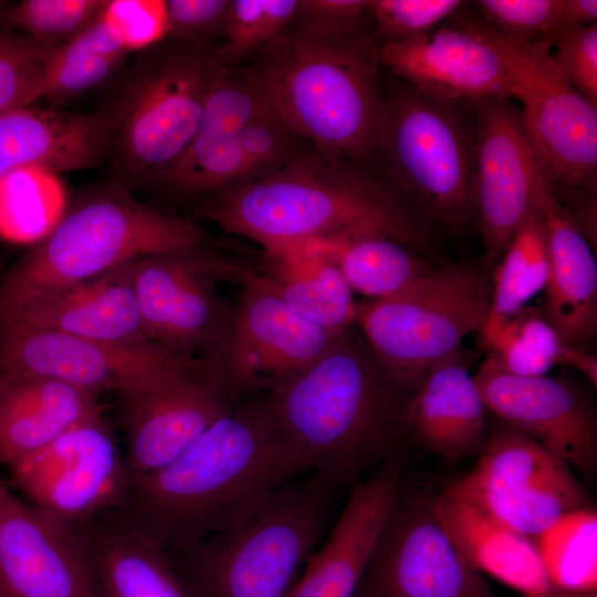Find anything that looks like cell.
I'll list each match as a JSON object with an SVG mask.
<instances>
[{
  "mask_svg": "<svg viewBox=\"0 0 597 597\" xmlns=\"http://www.w3.org/2000/svg\"><path fill=\"white\" fill-rule=\"evenodd\" d=\"M298 0H232L217 60L222 69L241 66L289 27Z\"/></svg>",
  "mask_w": 597,
  "mask_h": 597,
  "instance_id": "39",
  "label": "cell"
},
{
  "mask_svg": "<svg viewBox=\"0 0 597 597\" xmlns=\"http://www.w3.org/2000/svg\"><path fill=\"white\" fill-rule=\"evenodd\" d=\"M130 55L101 15L71 41L45 50L42 97L57 106L65 105L115 78Z\"/></svg>",
  "mask_w": 597,
  "mask_h": 597,
  "instance_id": "34",
  "label": "cell"
},
{
  "mask_svg": "<svg viewBox=\"0 0 597 597\" xmlns=\"http://www.w3.org/2000/svg\"><path fill=\"white\" fill-rule=\"evenodd\" d=\"M376 159L384 180L431 224L461 229L474 217L472 102L439 97L395 77Z\"/></svg>",
  "mask_w": 597,
  "mask_h": 597,
  "instance_id": "8",
  "label": "cell"
},
{
  "mask_svg": "<svg viewBox=\"0 0 597 597\" xmlns=\"http://www.w3.org/2000/svg\"><path fill=\"white\" fill-rule=\"evenodd\" d=\"M217 46L166 38L136 52L115 76L97 108L118 178L151 182L184 153L222 70Z\"/></svg>",
  "mask_w": 597,
  "mask_h": 597,
  "instance_id": "6",
  "label": "cell"
},
{
  "mask_svg": "<svg viewBox=\"0 0 597 597\" xmlns=\"http://www.w3.org/2000/svg\"><path fill=\"white\" fill-rule=\"evenodd\" d=\"M124 270L149 341L181 359L203 360L231 318L216 282L234 266L202 245L147 255Z\"/></svg>",
  "mask_w": 597,
  "mask_h": 597,
  "instance_id": "13",
  "label": "cell"
},
{
  "mask_svg": "<svg viewBox=\"0 0 597 597\" xmlns=\"http://www.w3.org/2000/svg\"><path fill=\"white\" fill-rule=\"evenodd\" d=\"M534 543L555 589L596 591L597 513L593 507L561 516Z\"/></svg>",
  "mask_w": 597,
  "mask_h": 597,
  "instance_id": "36",
  "label": "cell"
},
{
  "mask_svg": "<svg viewBox=\"0 0 597 597\" xmlns=\"http://www.w3.org/2000/svg\"><path fill=\"white\" fill-rule=\"evenodd\" d=\"M552 597H597L596 591H565L556 589Z\"/></svg>",
  "mask_w": 597,
  "mask_h": 597,
  "instance_id": "49",
  "label": "cell"
},
{
  "mask_svg": "<svg viewBox=\"0 0 597 597\" xmlns=\"http://www.w3.org/2000/svg\"><path fill=\"white\" fill-rule=\"evenodd\" d=\"M102 18L132 54L166 39V7L161 0H107Z\"/></svg>",
  "mask_w": 597,
  "mask_h": 597,
  "instance_id": "46",
  "label": "cell"
},
{
  "mask_svg": "<svg viewBox=\"0 0 597 597\" xmlns=\"http://www.w3.org/2000/svg\"><path fill=\"white\" fill-rule=\"evenodd\" d=\"M355 597H495L437 520L431 501L400 493Z\"/></svg>",
  "mask_w": 597,
  "mask_h": 597,
  "instance_id": "15",
  "label": "cell"
},
{
  "mask_svg": "<svg viewBox=\"0 0 597 597\" xmlns=\"http://www.w3.org/2000/svg\"><path fill=\"white\" fill-rule=\"evenodd\" d=\"M100 597H190L169 555L119 512L80 526Z\"/></svg>",
  "mask_w": 597,
  "mask_h": 597,
  "instance_id": "29",
  "label": "cell"
},
{
  "mask_svg": "<svg viewBox=\"0 0 597 597\" xmlns=\"http://www.w3.org/2000/svg\"><path fill=\"white\" fill-rule=\"evenodd\" d=\"M118 395L132 475L174 462L237 401L202 364L164 371Z\"/></svg>",
  "mask_w": 597,
  "mask_h": 597,
  "instance_id": "16",
  "label": "cell"
},
{
  "mask_svg": "<svg viewBox=\"0 0 597 597\" xmlns=\"http://www.w3.org/2000/svg\"><path fill=\"white\" fill-rule=\"evenodd\" d=\"M199 213L264 250L352 231L377 232L418 253L432 247V224L384 179L315 149L208 197Z\"/></svg>",
  "mask_w": 597,
  "mask_h": 597,
  "instance_id": "2",
  "label": "cell"
},
{
  "mask_svg": "<svg viewBox=\"0 0 597 597\" xmlns=\"http://www.w3.org/2000/svg\"><path fill=\"white\" fill-rule=\"evenodd\" d=\"M551 54L566 81L597 103V23L563 31Z\"/></svg>",
  "mask_w": 597,
  "mask_h": 597,
  "instance_id": "47",
  "label": "cell"
},
{
  "mask_svg": "<svg viewBox=\"0 0 597 597\" xmlns=\"http://www.w3.org/2000/svg\"><path fill=\"white\" fill-rule=\"evenodd\" d=\"M287 28L326 38L373 35L369 0H298Z\"/></svg>",
  "mask_w": 597,
  "mask_h": 597,
  "instance_id": "44",
  "label": "cell"
},
{
  "mask_svg": "<svg viewBox=\"0 0 597 597\" xmlns=\"http://www.w3.org/2000/svg\"><path fill=\"white\" fill-rule=\"evenodd\" d=\"M337 336L291 307L261 274H248L224 334L201 363L238 400L300 373Z\"/></svg>",
  "mask_w": 597,
  "mask_h": 597,
  "instance_id": "12",
  "label": "cell"
},
{
  "mask_svg": "<svg viewBox=\"0 0 597 597\" xmlns=\"http://www.w3.org/2000/svg\"><path fill=\"white\" fill-rule=\"evenodd\" d=\"M378 43L286 30L248 65L266 106L316 151L369 168L386 116Z\"/></svg>",
  "mask_w": 597,
  "mask_h": 597,
  "instance_id": "4",
  "label": "cell"
},
{
  "mask_svg": "<svg viewBox=\"0 0 597 597\" xmlns=\"http://www.w3.org/2000/svg\"><path fill=\"white\" fill-rule=\"evenodd\" d=\"M300 138L265 104L240 134L249 178L273 171L300 154Z\"/></svg>",
  "mask_w": 597,
  "mask_h": 597,
  "instance_id": "43",
  "label": "cell"
},
{
  "mask_svg": "<svg viewBox=\"0 0 597 597\" xmlns=\"http://www.w3.org/2000/svg\"><path fill=\"white\" fill-rule=\"evenodd\" d=\"M7 467L31 505L77 527L121 511L132 481L102 417L71 428Z\"/></svg>",
  "mask_w": 597,
  "mask_h": 597,
  "instance_id": "14",
  "label": "cell"
},
{
  "mask_svg": "<svg viewBox=\"0 0 597 597\" xmlns=\"http://www.w3.org/2000/svg\"><path fill=\"white\" fill-rule=\"evenodd\" d=\"M454 24L405 42L380 44L377 59L398 80L455 101L513 98L507 62L490 40L457 12Z\"/></svg>",
  "mask_w": 597,
  "mask_h": 597,
  "instance_id": "21",
  "label": "cell"
},
{
  "mask_svg": "<svg viewBox=\"0 0 597 597\" xmlns=\"http://www.w3.org/2000/svg\"><path fill=\"white\" fill-rule=\"evenodd\" d=\"M0 325H20L111 344L153 343L144 331L124 266L33 301L0 318Z\"/></svg>",
  "mask_w": 597,
  "mask_h": 597,
  "instance_id": "26",
  "label": "cell"
},
{
  "mask_svg": "<svg viewBox=\"0 0 597 597\" xmlns=\"http://www.w3.org/2000/svg\"><path fill=\"white\" fill-rule=\"evenodd\" d=\"M303 472L264 397L237 400L174 462L132 475L118 512L171 556L241 526Z\"/></svg>",
  "mask_w": 597,
  "mask_h": 597,
  "instance_id": "1",
  "label": "cell"
},
{
  "mask_svg": "<svg viewBox=\"0 0 597 597\" xmlns=\"http://www.w3.org/2000/svg\"><path fill=\"white\" fill-rule=\"evenodd\" d=\"M535 197L548 249L543 313L565 344L585 349L597 331V263L593 244L574 223L541 166Z\"/></svg>",
  "mask_w": 597,
  "mask_h": 597,
  "instance_id": "24",
  "label": "cell"
},
{
  "mask_svg": "<svg viewBox=\"0 0 597 597\" xmlns=\"http://www.w3.org/2000/svg\"><path fill=\"white\" fill-rule=\"evenodd\" d=\"M7 1H0V9H2L6 6Z\"/></svg>",
  "mask_w": 597,
  "mask_h": 597,
  "instance_id": "51",
  "label": "cell"
},
{
  "mask_svg": "<svg viewBox=\"0 0 597 597\" xmlns=\"http://www.w3.org/2000/svg\"><path fill=\"white\" fill-rule=\"evenodd\" d=\"M460 350L430 368L401 410L404 430L452 460L479 455L489 434L486 406Z\"/></svg>",
  "mask_w": 597,
  "mask_h": 597,
  "instance_id": "25",
  "label": "cell"
},
{
  "mask_svg": "<svg viewBox=\"0 0 597 597\" xmlns=\"http://www.w3.org/2000/svg\"><path fill=\"white\" fill-rule=\"evenodd\" d=\"M45 50L25 35L0 30V115L43 96Z\"/></svg>",
  "mask_w": 597,
  "mask_h": 597,
  "instance_id": "42",
  "label": "cell"
},
{
  "mask_svg": "<svg viewBox=\"0 0 597 597\" xmlns=\"http://www.w3.org/2000/svg\"><path fill=\"white\" fill-rule=\"evenodd\" d=\"M264 105L248 65L222 69L188 146L151 184L184 196L211 197L247 180L240 134Z\"/></svg>",
  "mask_w": 597,
  "mask_h": 597,
  "instance_id": "22",
  "label": "cell"
},
{
  "mask_svg": "<svg viewBox=\"0 0 597 597\" xmlns=\"http://www.w3.org/2000/svg\"><path fill=\"white\" fill-rule=\"evenodd\" d=\"M0 597H100L82 530L23 502L1 479Z\"/></svg>",
  "mask_w": 597,
  "mask_h": 597,
  "instance_id": "19",
  "label": "cell"
},
{
  "mask_svg": "<svg viewBox=\"0 0 597 597\" xmlns=\"http://www.w3.org/2000/svg\"><path fill=\"white\" fill-rule=\"evenodd\" d=\"M232 0H167L166 38L217 46L221 43Z\"/></svg>",
  "mask_w": 597,
  "mask_h": 597,
  "instance_id": "45",
  "label": "cell"
},
{
  "mask_svg": "<svg viewBox=\"0 0 597 597\" xmlns=\"http://www.w3.org/2000/svg\"><path fill=\"white\" fill-rule=\"evenodd\" d=\"M499 262L488 315L479 331L485 350L506 323L544 291L547 283V237L536 197Z\"/></svg>",
  "mask_w": 597,
  "mask_h": 597,
  "instance_id": "33",
  "label": "cell"
},
{
  "mask_svg": "<svg viewBox=\"0 0 597 597\" xmlns=\"http://www.w3.org/2000/svg\"><path fill=\"white\" fill-rule=\"evenodd\" d=\"M399 392L363 335L349 328L263 397L304 471L337 489L395 457L404 430Z\"/></svg>",
  "mask_w": 597,
  "mask_h": 597,
  "instance_id": "3",
  "label": "cell"
},
{
  "mask_svg": "<svg viewBox=\"0 0 597 597\" xmlns=\"http://www.w3.org/2000/svg\"><path fill=\"white\" fill-rule=\"evenodd\" d=\"M460 15L504 55L540 166L556 190H596L597 103L562 75L551 48L499 35L475 14Z\"/></svg>",
  "mask_w": 597,
  "mask_h": 597,
  "instance_id": "10",
  "label": "cell"
},
{
  "mask_svg": "<svg viewBox=\"0 0 597 597\" xmlns=\"http://www.w3.org/2000/svg\"><path fill=\"white\" fill-rule=\"evenodd\" d=\"M475 119L473 211L484 264L499 262L535 200L538 159L513 98L472 102Z\"/></svg>",
  "mask_w": 597,
  "mask_h": 597,
  "instance_id": "18",
  "label": "cell"
},
{
  "mask_svg": "<svg viewBox=\"0 0 597 597\" xmlns=\"http://www.w3.org/2000/svg\"><path fill=\"white\" fill-rule=\"evenodd\" d=\"M154 343L111 344L20 325H0V376L48 378L100 395L197 365Z\"/></svg>",
  "mask_w": 597,
  "mask_h": 597,
  "instance_id": "17",
  "label": "cell"
},
{
  "mask_svg": "<svg viewBox=\"0 0 597 597\" xmlns=\"http://www.w3.org/2000/svg\"><path fill=\"white\" fill-rule=\"evenodd\" d=\"M474 379L486 409L501 422L546 448L582 475L596 468V415L573 384L555 377L505 371L486 355Z\"/></svg>",
  "mask_w": 597,
  "mask_h": 597,
  "instance_id": "20",
  "label": "cell"
},
{
  "mask_svg": "<svg viewBox=\"0 0 597 597\" xmlns=\"http://www.w3.org/2000/svg\"><path fill=\"white\" fill-rule=\"evenodd\" d=\"M8 385H9V380L2 376H0V400L1 398L3 397L7 388H8Z\"/></svg>",
  "mask_w": 597,
  "mask_h": 597,
  "instance_id": "50",
  "label": "cell"
},
{
  "mask_svg": "<svg viewBox=\"0 0 597 597\" xmlns=\"http://www.w3.org/2000/svg\"><path fill=\"white\" fill-rule=\"evenodd\" d=\"M396 457L358 482L325 544L311 554L286 597H355L381 530L401 490Z\"/></svg>",
  "mask_w": 597,
  "mask_h": 597,
  "instance_id": "23",
  "label": "cell"
},
{
  "mask_svg": "<svg viewBox=\"0 0 597 597\" xmlns=\"http://www.w3.org/2000/svg\"><path fill=\"white\" fill-rule=\"evenodd\" d=\"M461 0H369L373 35L378 43H399L423 36L452 18Z\"/></svg>",
  "mask_w": 597,
  "mask_h": 597,
  "instance_id": "41",
  "label": "cell"
},
{
  "mask_svg": "<svg viewBox=\"0 0 597 597\" xmlns=\"http://www.w3.org/2000/svg\"><path fill=\"white\" fill-rule=\"evenodd\" d=\"M336 489L290 482L241 526L169 556L190 597H286L327 524Z\"/></svg>",
  "mask_w": 597,
  "mask_h": 597,
  "instance_id": "7",
  "label": "cell"
},
{
  "mask_svg": "<svg viewBox=\"0 0 597 597\" xmlns=\"http://www.w3.org/2000/svg\"><path fill=\"white\" fill-rule=\"evenodd\" d=\"M8 380L0 400L2 464L9 465L71 428L102 417L98 395L48 378Z\"/></svg>",
  "mask_w": 597,
  "mask_h": 597,
  "instance_id": "30",
  "label": "cell"
},
{
  "mask_svg": "<svg viewBox=\"0 0 597 597\" xmlns=\"http://www.w3.org/2000/svg\"><path fill=\"white\" fill-rule=\"evenodd\" d=\"M490 301L483 269L449 264L392 296L357 304L355 323L396 388L413 392L433 365L481 329Z\"/></svg>",
  "mask_w": 597,
  "mask_h": 597,
  "instance_id": "9",
  "label": "cell"
},
{
  "mask_svg": "<svg viewBox=\"0 0 597 597\" xmlns=\"http://www.w3.org/2000/svg\"><path fill=\"white\" fill-rule=\"evenodd\" d=\"M449 488L533 541L561 516L593 507L564 460L503 422L489 431L474 468Z\"/></svg>",
  "mask_w": 597,
  "mask_h": 597,
  "instance_id": "11",
  "label": "cell"
},
{
  "mask_svg": "<svg viewBox=\"0 0 597 597\" xmlns=\"http://www.w3.org/2000/svg\"><path fill=\"white\" fill-rule=\"evenodd\" d=\"M66 209V189L49 169L23 167L0 178V235L10 241L39 242Z\"/></svg>",
  "mask_w": 597,
  "mask_h": 597,
  "instance_id": "35",
  "label": "cell"
},
{
  "mask_svg": "<svg viewBox=\"0 0 597 597\" xmlns=\"http://www.w3.org/2000/svg\"><path fill=\"white\" fill-rule=\"evenodd\" d=\"M312 241L367 300L392 296L436 266L410 248L377 232H342Z\"/></svg>",
  "mask_w": 597,
  "mask_h": 597,
  "instance_id": "32",
  "label": "cell"
},
{
  "mask_svg": "<svg viewBox=\"0 0 597 597\" xmlns=\"http://www.w3.org/2000/svg\"><path fill=\"white\" fill-rule=\"evenodd\" d=\"M107 0H22L0 10V30L28 36L49 50L60 46L95 22Z\"/></svg>",
  "mask_w": 597,
  "mask_h": 597,
  "instance_id": "38",
  "label": "cell"
},
{
  "mask_svg": "<svg viewBox=\"0 0 597 597\" xmlns=\"http://www.w3.org/2000/svg\"><path fill=\"white\" fill-rule=\"evenodd\" d=\"M475 15L492 31L513 42L552 48L570 29L565 0H480Z\"/></svg>",
  "mask_w": 597,
  "mask_h": 597,
  "instance_id": "40",
  "label": "cell"
},
{
  "mask_svg": "<svg viewBox=\"0 0 597 597\" xmlns=\"http://www.w3.org/2000/svg\"><path fill=\"white\" fill-rule=\"evenodd\" d=\"M433 513L462 557L521 594L552 597L551 584L533 540L495 521L449 486L431 501Z\"/></svg>",
  "mask_w": 597,
  "mask_h": 597,
  "instance_id": "28",
  "label": "cell"
},
{
  "mask_svg": "<svg viewBox=\"0 0 597 597\" xmlns=\"http://www.w3.org/2000/svg\"><path fill=\"white\" fill-rule=\"evenodd\" d=\"M108 134L102 112L71 113L23 106L0 115V178L23 167L55 174L107 161Z\"/></svg>",
  "mask_w": 597,
  "mask_h": 597,
  "instance_id": "27",
  "label": "cell"
},
{
  "mask_svg": "<svg viewBox=\"0 0 597 597\" xmlns=\"http://www.w3.org/2000/svg\"><path fill=\"white\" fill-rule=\"evenodd\" d=\"M559 365L575 369L593 386L597 385V357L587 350L566 345Z\"/></svg>",
  "mask_w": 597,
  "mask_h": 597,
  "instance_id": "48",
  "label": "cell"
},
{
  "mask_svg": "<svg viewBox=\"0 0 597 597\" xmlns=\"http://www.w3.org/2000/svg\"><path fill=\"white\" fill-rule=\"evenodd\" d=\"M566 345L543 312L526 306L506 323L486 353L510 374L540 377L559 365Z\"/></svg>",
  "mask_w": 597,
  "mask_h": 597,
  "instance_id": "37",
  "label": "cell"
},
{
  "mask_svg": "<svg viewBox=\"0 0 597 597\" xmlns=\"http://www.w3.org/2000/svg\"><path fill=\"white\" fill-rule=\"evenodd\" d=\"M263 261L261 275L296 312L334 335L355 324L354 292L312 241L264 250Z\"/></svg>",
  "mask_w": 597,
  "mask_h": 597,
  "instance_id": "31",
  "label": "cell"
},
{
  "mask_svg": "<svg viewBox=\"0 0 597 597\" xmlns=\"http://www.w3.org/2000/svg\"><path fill=\"white\" fill-rule=\"evenodd\" d=\"M123 181L106 184L66 209L15 263L0 284V318L134 260L205 244L206 233L195 222L135 200Z\"/></svg>",
  "mask_w": 597,
  "mask_h": 597,
  "instance_id": "5",
  "label": "cell"
}]
</instances>
